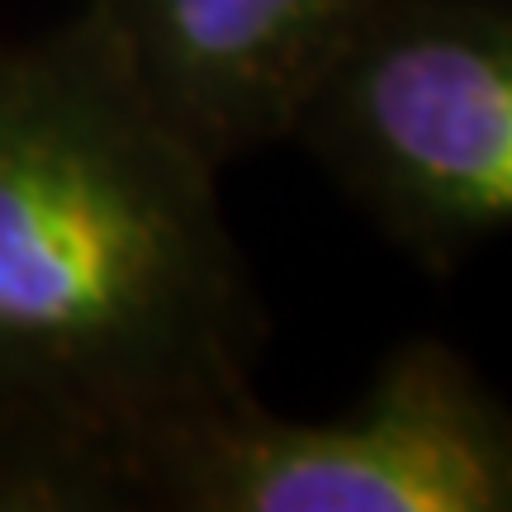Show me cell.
I'll return each mask as SVG.
<instances>
[{
    "label": "cell",
    "instance_id": "obj_1",
    "mask_svg": "<svg viewBox=\"0 0 512 512\" xmlns=\"http://www.w3.org/2000/svg\"><path fill=\"white\" fill-rule=\"evenodd\" d=\"M261 347L219 166L95 19L0 43V508H124L133 451L247 394Z\"/></svg>",
    "mask_w": 512,
    "mask_h": 512
},
{
    "label": "cell",
    "instance_id": "obj_2",
    "mask_svg": "<svg viewBox=\"0 0 512 512\" xmlns=\"http://www.w3.org/2000/svg\"><path fill=\"white\" fill-rule=\"evenodd\" d=\"M124 503L181 512H512V403L437 337L399 347L347 413L294 422L256 389L133 451Z\"/></svg>",
    "mask_w": 512,
    "mask_h": 512
},
{
    "label": "cell",
    "instance_id": "obj_3",
    "mask_svg": "<svg viewBox=\"0 0 512 512\" xmlns=\"http://www.w3.org/2000/svg\"><path fill=\"white\" fill-rule=\"evenodd\" d=\"M294 138L427 271L512 233V0H384Z\"/></svg>",
    "mask_w": 512,
    "mask_h": 512
},
{
    "label": "cell",
    "instance_id": "obj_4",
    "mask_svg": "<svg viewBox=\"0 0 512 512\" xmlns=\"http://www.w3.org/2000/svg\"><path fill=\"white\" fill-rule=\"evenodd\" d=\"M384 0H86L81 10L200 157L294 138L313 91Z\"/></svg>",
    "mask_w": 512,
    "mask_h": 512
}]
</instances>
